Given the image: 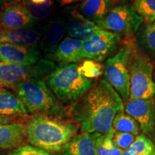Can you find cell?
<instances>
[{
    "label": "cell",
    "mask_w": 155,
    "mask_h": 155,
    "mask_svg": "<svg viewBox=\"0 0 155 155\" xmlns=\"http://www.w3.org/2000/svg\"><path fill=\"white\" fill-rule=\"evenodd\" d=\"M114 133L112 129L107 133L100 134L96 141L97 155H122L124 150L116 147L113 141Z\"/></svg>",
    "instance_id": "603a6c76"
},
{
    "label": "cell",
    "mask_w": 155,
    "mask_h": 155,
    "mask_svg": "<svg viewBox=\"0 0 155 155\" xmlns=\"http://www.w3.org/2000/svg\"><path fill=\"white\" fill-rule=\"evenodd\" d=\"M128 66L130 75L129 99H152L155 95L154 66L150 58L132 43Z\"/></svg>",
    "instance_id": "5b68a950"
},
{
    "label": "cell",
    "mask_w": 155,
    "mask_h": 155,
    "mask_svg": "<svg viewBox=\"0 0 155 155\" xmlns=\"http://www.w3.org/2000/svg\"><path fill=\"white\" fill-rule=\"evenodd\" d=\"M135 138V136L131 134L115 131L113 141L116 147L122 150H125L132 144Z\"/></svg>",
    "instance_id": "83f0119b"
},
{
    "label": "cell",
    "mask_w": 155,
    "mask_h": 155,
    "mask_svg": "<svg viewBox=\"0 0 155 155\" xmlns=\"http://www.w3.org/2000/svg\"><path fill=\"white\" fill-rule=\"evenodd\" d=\"M83 1H84V0H56V2L58 3V5L61 6V7L73 5V4L78 2H83Z\"/></svg>",
    "instance_id": "4dcf8cb0"
},
{
    "label": "cell",
    "mask_w": 155,
    "mask_h": 155,
    "mask_svg": "<svg viewBox=\"0 0 155 155\" xmlns=\"http://www.w3.org/2000/svg\"><path fill=\"white\" fill-rule=\"evenodd\" d=\"M25 9L32 19L41 22L47 19L51 14L53 7V0H21Z\"/></svg>",
    "instance_id": "7402d4cb"
},
{
    "label": "cell",
    "mask_w": 155,
    "mask_h": 155,
    "mask_svg": "<svg viewBox=\"0 0 155 155\" xmlns=\"http://www.w3.org/2000/svg\"><path fill=\"white\" fill-rule=\"evenodd\" d=\"M42 29L35 27L14 30H0V43L39 48Z\"/></svg>",
    "instance_id": "9a60e30c"
},
{
    "label": "cell",
    "mask_w": 155,
    "mask_h": 155,
    "mask_svg": "<svg viewBox=\"0 0 155 155\" xmlns=\"http://www.w3.org/2000/svg\"><path fill=\"white\" fill-rule=\"evenodd\" d=\"M28 111L22 101L9 88L0 87V115L12 117H25Z\"/></svg>",
    "instance_id": "d6986e66"
},
{
    "label": "cell",
    "mask_w": 155,
    "mask_h": 155,
    "mask_svg": "<svg viewBox=\"0 0 155 155\" xmlns=\"http://www.w3.org/2000/svg\"><path fill=\"white\" fill-rule=\"evenodd\" d=\"M16 122V117H12V116H7L0 115V125L7 124Z\"/></svg>",
    "instance_id": "f546056e"
},
{
    "label": "cell",
    "mask_w": 155,
    "mask_h": 155,
    "mask_svg": "<svg viewBox=\"0 0 155 155\" xmlns=\"http://www.w3.org/2000/svg\"><path fill=\"white\" fill-rule=\"evenodd\" d=\"M153 155H155V150H154V154H153Z\"/></svg>",
    "instance_id": "836d02e7"
},
{
    "label": "cell",
    "mask_w": 155,
    "mask_h": 155,
    "mask_svg": "<svg viewBox=\"0 0 155 155\" xmlns=\"http://www.w3.org/2000/svg\"><path fill=\"white\" fill-rule=\"evenodd\" d=\"M35 24L22 2L5 4L0 9V30L32 28Z\"/></svg>",
    "instance_id": "8fae6325"
},
{
    "label": "cell",
    "mask_w": 155,
    "mask_h": 155,
    "mask_svg": "<svg viewBox=\"0 0 155 155\" xmlns=\"http://www.w3.org/2000/svg\"><path fill=\"white\" fill-rule=\"evenodd\" d=\"M45 81L56 98L64 102L79 100L96 83L95 79L81 74L75 63L57 67L46 78Z\"/></svg>",
    "instance_id": "277c9868"
},
{
    "label": "cell",
    "mask_w": 155,
    "mask_h": 155,
    "mask_svg": "<svg viewBox=\"0 0 155 155\" xmlns=\"http://www.w3.org/2000/svg\"><path fill=\"white\" fill-rule=\"evenodd\" d=\"M28 114H44L53 117L65 115L63 106L50 90L45 79H30L13 87Z\"/></svg>",
    "instance_id": "3957f363"
},
{
    "label": "cell",
    "mask_w": 155,
    "mask_h": 155,
    "mask_svg": "<svg viewBox=\"0 0 155 155\" xmlns=\"http://www.w3.org/2000/svg\"><path fill=\"white\" fill-rule=\"evenodd\" d=\"M26 126L30 144L50 153L63 150L78 131L76 124L44 114L32 115Z\"/></svg>",
    "instance_id": "7a4b0ae2"
},
{
    "label": "cell",
    "mask_w": 155,
    "mask_h": 155,
    "mask_svg": "<svg viewBox=\"0 0 155 155\" xmlns=\"http://www.w3.org/2000/svg\"><path fill=\"white\" fill-rule=\"evenodd\" d=\"M66 34L65 19L61 17H54L48 21L42 28L41 40L38 48L42 53L47 54L49 57L55 51Z\"/></svg>",
    "instance_id": "4fadbf2b"
},
{
    "label": "cell",
    "mask_w": 155,
    "mask_h": 155,
    "mask_svg": "<svg viewBox=\"0 0 155 155\" xmlns=\"http://www.w3.org/2000/svg\"><path fill=\"white\" fill-rule=\"evenodd\" d=\"M155 144L144 134H139L129 148L124 150L122 155H153Z\"/></svg>",
    "instance_id": "cb8c5ba5"
},
{
    "label": "cell",
    "mask_w": 155,
    "mask_h": 155,
    "mask_svg": "<svg viewBox=\"0 0 155 155\" xmlns=\"http://www.w3.org/2000/svg\"><path fill=\"white\" fill-rule=\"evenodd\" d=\"M112 8V0H84L79 5L78 11L96 24L107 16Z\"/></svg>",
    "instance_id": "ffe728a7"
},
{
    "label": "cell",
    "mask_w": 155,
    "mask_h": 155,
    "mask_svg": "<svg viewBox=\"0 0 155 155\" xmlns=\"http://www.w3.org/2000/svg\"><path fill=\"white\" fill-rule=\"evenodd\" d=\"M42 58V52L38 48L0 43V62L32 65Z\"/></svg>",
    "instance_id": "7c38bea8"
},
{
    "label": "cell",
    "mask_w": 155,
    "mask_h": 155,
    "mask_svg": "<svg viewBox=\"0 0 155 155\" xmlns=\"http://www.w3.org/2000/svg\"><path fill=\"white\" fill-rule=\"evenodd\" d=\"M154 84H155V73L154 75Z\"/></svg>",
    "instance_id": "d6a6232c"
},
{
    "label": "cell",
    "mask_w": 155,
    "mask_h": 155,
    "mask_svg": "<svg viewBox=\"0 0 155 155\" xmlns=\"http://www.w3.org/2000/svg\"><path fill=\"white\" fill-rule=\"evenodd\" d=\"M78 69L83 75L88 78H97L104 73V67L98 62L86 59L78 64Z\"/></svg>",
    "instance_id": "4316f807"
},
{
    "label": "cell",
    "mask_w": 155,
    "mask_h": 155,
    "mask_svg": "<svg viewBox=\"0 0 155 155\" xmlns=\"http://www.w3.org/2000/svg\"><path fill=\"white\" fill-rule=\"evenodd\" d=\"M137 42L143 53L155 60V20L146 22L140 27L137 33Z\"/></svg>",
    "instance_id": "44dd1931"
},
{
    "label": "cell",
    "mask_w": 155,
    "mask_h": 155,
    "mask_svg": "<svg viewBox=\"0 0 155 155\" xmlns=\"http://www.w3.org/2000/svg\"><path fill=\"white\" fill-rule=\"evenodd\" d=\"M124 111L134 119L144 135L155 131V104L152 99H128Z\"/></svg>",
    "instance_id": "30bf717a"
},
{
    "label": "cell",
    "mask_w": 155,
    "mask_h": 155,
    "mask_svg": "<svg viewBox=\"0 0 155 155\" xmlns=\"http://www.w3.org/2000/svg\"><path fill=\"white\" fill-rule=\"evenodd\" d=\"M143 22L144 19L136 12L133 5L123 2L112 7L107 16L97 25L120 35L130 36L138 32Z\"/></svg>",
    "instance_id": "ba28073f"
},
{
    "label": "cell",
    "mask_w": 155,
    "mask_h": 155,
    "mask_svg": "<svg viewBox=\"0 0 155 155\" xmlns=\"http://www.w3.org/2000/svg\"><path fill=\"white\" fill-rule=\"evenodd\" d=\"M112 127L116 131L129 133L134 136L139 135V127L137 122L124 111L116 114L114 119Z\"/></svg>",
    "instance_id": "d4e9b609"
},
{
    "label": "cell",
    "mask_w": 155,
    "mask_h": 155,
    "mask_svg": "<svg viewBox=\"0 0 155 155\" xmlns=\"http://www.w3.org/2000/svg\"><path fill=\"white\" fill-rule=\"evenodd\" d=\"M9 155H52L50 152L32 145L25 144L14 149Z\"/></svg>",
    "instance_id": "f1b7e54d"
},
{
    "label": "cell",
    "mask_w": 155,
    "mask_h": 155,
    "mask_svg": "<svg viewBox=\"0 0 155 155\" xmlns=\"http://www.w3.org/2000/svg\"><path fill=\"white\" fill-rule=\"evenodd\" d=\"M124 111L121 96L105 79H100L73 108V118L82 132L105 134L111 131L114 117Z\"/></svg>",
    "instance_id": "6da1fadb"
},
{
    "label": "cell",
    "mask_w": 155,
    "mask_h": 155,
    "mask_svg": "<svg viewBox=\"0 0 155 155\" xmlns=\"http://www.w3.org/2000/svg\"><path fill=\"white\" fill-rule=\"evenodd\" d=\"M115 1H119V2H126L128 1V0H115Z\"/></svg>",
    "instance_id": "1f68e13d"
},
{
    "label": "cell",
    "mask_w": 155,
    "mask_h": 155,
    "mask_svg": "<svg viewBox=\"0 0 155 155\" xmlns=\"http://www.w3.org/2000/svg\"><path fill=\"white\" fill-rule=\"evenodd\" d=\"M130 50L131 43L124 45L117 53L106 60L104 67L105 80L124 101L129 99L130 96V75L128 66Z\"/></svg>",
    "instance_id": "52a82bcc"
},
{
    "label": "cell",
    "mask_w": 155,
    "mask_h": 155,
    "mask_svg": "<svg viewBox=\"0 0 155 155\" xmlns=\"http://www.w3.org/2000/svg\"><path fill=\"white\" fill-rule=\"evenodd\" d=\"M133 7L146 22L155 20V0H134Z\"/></svg>",
    "instance_id": "484cf974"
},
{
    "label": "cell",
    "mask_w": 155,
    "mask_h": 155,
    "mask_svg": "<svg viewBox=\"0 0 155 155\" xmlns=\"http://www.w3.org/2000/svg\"><path fill=\"white\" fill-rule=\"evenodd\" d=\"M81 50V40L66 37L58 45L55 51L48 58H52L61 65L71 63L78 64L83 60Z\"/></svg>",
    "instance_id": "2e32d148"
},
{
    "label": "cell",
    "mask_w": 155,
    "mask_h": 155,
    "mask_svg": "<svg viewBox=\"0 0 155 155\" xmlns=\"http://www.w3.org/2000/svg\"><path fill=\"white\" fill-rule=\"evenodd\" d=\"M64 19L66 24L67 34L71 38L78 40H87L101 29L75 9L69 10Z\"/></svg>",
    "instance_id": "5bb4252c"
},
{
    "label": "cell",
    "mask_w": 155,
    "mask_h": 155,
    "mask_svg": "<svg viewBox=\"0 0 155 155\" xmlns=\"http://www.w3.org/2000/svg\"><path fill=\"white\" fill-rule=\"evenodd\" d=\"M81 41V53L83 59L102 62L115 54L119 49L121 44V35L100 29L90 38Z\"/></svg>",
    "instance_id": "9c48e42d"
},
{
    "label": "cell",
    "mask_w": 155,
    "mask_h": 155,
    "mask_svg": "<svg viewBox=\"0 0 155 155\" xmlns=\"http://www.w3.org/2000/svg\"><path fill=\"white\" fill-rule=\"evenodd\" d=\"M57 68L53 61L42 58L32 65L0 62V87L12 89L30 79H45Z\"/></svg>",
    "instance_id": "8992f818"
},
{
    "label": "cell",
    "mask_w": 155,
    "mask_h": 155,
    "mask_svg": "<svg viewBox=\"0 0 155 155\" xmlns=\"http://www.w3.org/2000/svg\"><path fill=\"white\" fill-rule=\"evenodd\" d=\"M99 133L82 132L76 134L63 149L64 155H97L96 141Z\"/></svg>",
    "instance_id": "ac0fdd59"
},
{
    "label": "cell",
    "mask_w": 155,
    "mask_h": 155,
    "mask_svg": "<svg viewBox=\"0 0 155 155\" xmlns=\"http://www.w3.org/2000/svg\"><path fill=\"white\" fill-rule=\"evenodd\" d=\"M27 139V126L22 122L0 125V149H16Z\"/></svg>",
    "instance_id": "e0dca14e"
}]
</instances>
